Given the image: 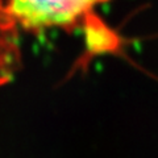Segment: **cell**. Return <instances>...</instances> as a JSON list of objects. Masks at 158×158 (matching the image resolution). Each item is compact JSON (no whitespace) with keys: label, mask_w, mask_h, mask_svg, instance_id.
Masks as SVG:
<instances>
[{"label":"cell","mask_w":158,"mask_h":158,"mask_svg":"<svg viewBox=\"0 0 158 158\" xmlns=\"http://www.w3.org/2000/svg\"><path fill=\"white\" fill-rule=\"evenodd\" d=\"M106 2L108 0H8L7 7L19 27L37 32L73 28Z\"/></svg>","instance_id":"6da1fadb"}]
</instances>
